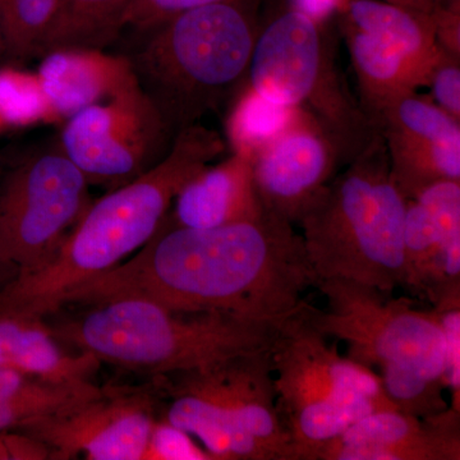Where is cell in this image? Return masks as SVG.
<instances>
[{"label":"cell","mask_w":460,"mask_h":460,"mask_svg":"<svg viewBox=\"0 0 460 460\" xmlns=\"http://www.w3.org/2000/svg\"><path fill=\"white\" fill-rule=\"evenodd\" d=\"M319 278L295 224L263 208L250 220L184 228L163 222L135 255L66 295L63 305L141 298L187 313L284 323Z\"/></svg>","instance_id":"obj_1"},{"label":"cell","mask_w":460,"mask_h":460,"mask_svg":"<svg viewBox=\"0 0 460 460\" xmlns=\"http://www.w3.org/2000/svg\"><path fill=\"white\" fill-rule=\"evenodd\" d=\"M226 151L202 124L175 135L168 154L135 180L91 201L49 261L0 287V311L54 316L66 295L135 255L155 235L186 181Z\"/></svg>","instance_id":"obj_2"},{"label":"cell","mask_w":460,"mask_h":460,"mask_svg":"<svg viewBox=\"0 0 460 460\" xmlns=\"http://www.w3.org/2000/svg\"><path fill=\"white\" fill-rule=\"evenodd\" d=\"M260 2L222 0L127 30L132 44L123 56L174 135L228 107L247 83Z\"/></svg>","instance_id":"obj_3"},{"label":"cell","mask_w":460,"mask_h":460,"mask_svg":"<svg viewBox=\"0 0 460 460\" xmlns=\"http://www.w3.org/2000/svg\"><path fill=\"white\" fill-rule=\"evenodd\" d=\"M50 325L54 335L100 362L156 376L199 370L270 350L283 323L220 313H187L141 298L84 305Z\"/></svg>","instance_id":"obj_4"},{"label":"cell","mask_w":460,"mask_h":460,"mask_svg":"<svg viewBox=\"0 0 460 460\" xmlns=\"http://www.w3.org/2000/svg\"><path fill=\"white\" fill-rule=\"evenodd\" d=\"M345 165L299 219L305 255L319 280L393 293L404 287L407 199L390 174L380 132Z\"/></svg>","instance_id":"obj_5"},{"label":"cell","mask_w":460,"mask_h":460,"mask_svg":"<svg viewBox=\"0 0 460 460\" xmlns=\"http://www.w3.org/2000/svg\"><path fill=\"white\" fill-rule=\"evenodd\" d=\"M305 305L284 321L270 349L278 411L298 460L366 414L396 410L380 375L329 347L305 320Z\"/></svg>","instance_id":"obj_6"},{"label":"cell","mask_w":460,"mask_h":460,"mask_svg":"<svg viewBox=\"0 0 460 460\" xmlns=\"http://www.w3.org/2000/svg\"><path fill=\"white\" fill-rule=\"evenodd\" d=\"M328 25L288 4L272 14L260 27L247 84L272 104L313 115L354 157L378 131L343 83Z\"/></svg>","instance_id":"obj_7"},{"label":"cell","mask_w":460,"mask_h":460,"mask_svg":"<svg viewBox=\"0 0 460 460\" xmlns=\"http://www.w3.org/2000/svg\"><path fill=\"white\" fill-rule=\"evenodd\" d=\"M317 288L326 310L305 302V320L323 337L345 341L350 359L371 370L402 366L447 383V339L435 311L349 280H319Z\"/></svg>","instance_id":"obj_8"},{"label":"cell","mask_w":460,"mask_h":460,"mask_svg":"<svg viewBox=\"0 0 460 460\" xmlns=\"http://www.w3.org/2000/svg\"><path fill=\"white\" fill-rule=\"evenodd\" d=\"M89 181L59 147L0 172V263L17 274L49 261L91 202Z\"/></svg>","instance_id":"obj_9"},{"label":"cell","mask_w":460,"mask_h":460,"mask_svg":"<svg viewBox=\"0 0 460 460\" xmlns=\"http://www.w3.org/2000/svg\"><path fill=\"white\" fill-rule=\"evenodd\" d=\"M337 18L359 105L376 128L384 108L426 84L438 51L431 14L385 0H348Z\"/></svg>","instance_id":"obj_10"},{"label":"cell","mask_w":460,"mask_h":460,"mask_svg":"<svg viewBox=\"0 0 460 460\" xmlns=\"http://www.w3.org/2000/svg\"><path fill=\"white\" fill-rule=\"evenodd\" d=\"M174 137L135 83L65 120L58 147L89 184L115 189L157 164Z\"/></svg>","instance_id":"obj_11"},{"label":"cell","mask_w":460,"mask_h":460,"mask_svg":"<svg viewBox=\"0 0 460 460\" xmlns=\"http://www.w3.org/2000/svg\"><path fill=\"white\" fill-rule=\"evenodd\" d=\"M156 420L154 392L104 386L89 401L14 432L44 445L49 459L142 460Z\"/></svg>","instance_id":"obj_12"},{"label":"cell","mask_w":460,"mask_h":460,"mask_svg":"<svg viewBox=\"0 0 460 460\" xmlns=\"http://www.w3.org/2000/svg\"><path fill=\"white\" fill-rule=\"evenodd\" d=\"M353 159L347 146L307 111L296 109L279 135L253 156V178L266 210L298 224L302 215Z\"/></svg>","instance_id":"obj_13"},{"label":"cell","mask_w":460,"mask_h":460,"mask_svg":"<svg viewBox=\"0 0 460 460\" xmlns=\"http://www.w3.org/2000/svg\"><path fill=\"white\" fill-rule=\"evenodd\" d=\"M175 375L219 405L238 429L270 453L272 460H298L278 411L270 350Z\"/></svg>","instance_id":"obj_14"},{"label":"cell","mask_w":460,"mask_h":460,"mask_svg":"<svg viewBox=\"0 0 460 460\" xmlns=\"http://www.w3.org/2000/svg\"><path fill=\"white\" fill-rule=\"evenodd\" d=\"M404 287L434 302L460 289V181H440L407 199Z\"/></svg>","instance_id":"obj_15"},{"label":"cell","mask_w":460,"mask_h":460,"mask_svg":"<svg viewBox=\"0 0 460 460\" xmlns=\"http://www.w3.org/2000/svg\"><path fill=\"white\" fill-rule=\"evenodd\" d=\"M460 411L420 420L398 410L371 411L308 460H459Z\"/></svg>","instance_id":"obj_16"},{"label":"cell","mask_w":460,"mask_h":460,"mask_svg":"<svg viewBox=\"0 0 460 460\" xmlns=\"http://www.w3.org/2000/svg\"><path fill=\"white\" fill-rule=\"evenodd\" d=\"M390 174L405 199L440 181H460V123L429 102L399 108L378 127Z\"/></svg>","instance_id":"obj_17"},{"label":"cell","mask_w":460,"mask_h":460,"mask_svg":"<svg viewBox=\"0 0 460 460\" xmlns=\"http://www.w3.org/2000/svg\"><path fill=\"white\" fill-rule=\"evenodd\" d=\"M262 211L252 159L230 153L219 164L206 166L184 183L166 220L184 228H217L252 219Z\"/></svg>","instance_id":"obj_18"},{"label":"cell","mask_w":460,"mask_h":460,"mask_svg":"<svg viewBox=\"0 0 460 460\" xmlns=\"http://www.w3.org/2000/svg\"><path fill=\"white\" fill-rule=\"evenodd\" d=\"M38 75L60 123L137 83L126 56L96 48L48 51Z\"/></svg>","instance_id":"obj_19"},{"label":"cell","mask_w":460,"mask_h":460,"mask_svg":"<svg viewBox=\"0 0 460 460\" xmlns=\"http://www.w3.org/2000/svg\"><path fill=\"white\" fill-rule=\"evenodd\" d=\"M102 362L74 353L40 317L0 311V368L56 384L90 383Z\"/></svg>","instance_id":"obj_20"},{"label":"cell","mask_w":460,"mask_h":460,"mask_svg":"<svg viewBox=\"0 0 460 460\" xmlns=\"http://www.w3.org/2000/svg\"><path fill=\"white\" fill-rule=\"evenodd\" d=\"M154 380L169 399L160 420L199 438L214 460H272L270 453L238 429L219 405L177 375Z\"/></svg>","instance_id":"obj_21"},{"label":"cell","mask_w":460,"mask_h":460,"mask_svg":"<svg viewBox=\"0 0 460 460\" xmlns=\"http://www.w3.org/2000/svg\"><path fill=\"white\" fill-rule=\"evenodd\" d=\"M133 0H60L42 54L60 48L105 49L122 36Z\"/></svg>","instance_id":"obj_22"},{"label":"cell","mask_w":460,"mask_h":460,"mask_svg":"<svg viewBox=\"0 0 460 460\" xmlns=\"http://www.w3.org/2000/svg\"><path fill=\"white\" fill-rule=\"evenodd\" d=\"M295 111L272 104L244 84L229 102L226 113V141L230 153L253 159L260 148L279 135Z\"/></svg>","instance_id":"obj_23"},{"label":"cell","mask_w":460,"mask_h":460,"mask_svg":"<svg viewBox=\"0 0 460 460\" xmlns=\"http://www.w3.org/2000/svg\"><path fill=\"white\" fill-rule=\"evenodd\" d=\"M60 123L38 72L0 68V132Z\"/></svg>","instance_id":"obj_24"},{"label":"cell","mask_w":460,"mask_h":460,"mask_svg":"<svg viewBox=\"0 0 460 460\" xmlns=\"http://www.w3.org/2000/svg\"><path fill=\"white\" fill-rule=\"evenodd\" d=\"M60 0H0V31L4 54L14 62L40 57Z\"/></svg>","instance_id":"obj_25"},{"label":"cell","mask_w":460,"mask_h":460,"mask_svg":"<svg viewBox=\"0 0 460 460\" xmlns=\"http://www.w3.org/2000/svg\"><path fill=\"white\" fill-rule=\"evenodd\" d=\"M381 383L396 410L426 420L449 410L444 393L449 389L447 380L431 377L402 366L381 368Z\"/></svg>","instance_id":"obj_26"},{"label":"cell","mask_w":460,"mask_h":460,"mask_svg":"<svg viewBox=\"0 0 460 460\" xmlns=\"http://www.w3.org/2000/svg\"><path fill=\"white\" fill-rule=\"evenodd\" d=\"M93 381L63 384L41 394L21 396L0 402V432L17 431L30 420L71 410L102 392Z\"/></svg>","instance_id":"obj_27"},{"label":"cell","mask_w":460,"mask_h":460,"mask_svg":"<svg viewBox=\"0 0 460 460\" xmlns=\"http://www.w3.org/2000/svg\"><path fill=\"white\" fill-rule=\"evenodd\" d=\"M425 86L432 102L460 122V57L438 47Z\"/></svg>","instance_id":"obj_28"},{"label":"cell","mask_w":460,"mask_h":460,"mask_svg":"<svg viewBox=\"0 0 460 460\" xmlns=\"http://www.w3.org/2000/svg\"><path fill=\"white\" fill-rule=\"evenodd\" d=\"M142 460H214L192 436L157 419Z\"/></svg>","instance_id":"obj_29"},{"label":"cell","mask_w":460,"mask_h":460,"mask_svg":"<svg viewBox=\"0 0 460 460\" xmlns=\"http://www.w3.org/2000/svg\"><path fill=\"white\" fill-rule=\"evenodd\" d=\"M217 2L222 0H133L124 17L123 32L145 29L187 9Z\"/></svg>","instance_id":"obj_30"},{"label":"cell","mask_w":460,"mask_h":460,"mask_svg":"<svg viewBox=\"0 0 460 460\" xmlns=\"http://www.w3.org/2000/svg\"><path fill=\"white\" fill-rule=\"evenodd\" d=\"M63 384L50 383L8 368H0V402L21 396L41 394Z\"/></svg>","instance_id":"obj_31"},{"label":"cell","mask_w":460,"mask_h":460,"mask_svg":"<svg viewBox=\"0 0 460 460\" xmlns=\"http://www.w3.org/2000/svg\"><path fill=\"white\" fill-rule=\"evenodd\" d=\"M431 17L438 47L460 57V4L435 7Z\"/></svg>","instance_id":"obj_32"},{"label":"cell","mask_w":460,"mask_h":460,"mask_svg":"<svg viewBox=\"0 0 460 460\" xmlns=\"http://www.w3.org/2000/svg\"><path fill=\"white\" fill-rule=\"evenodd\" d=\"M44 445L20 432H0V460H47Z\"/></svg>","instance_id":"obj_33"},{"label":"cell","mask_w":460,"mask_h":460,"mask_svg":"<svg viewBox=\"0 0 460 460\" xmlns=\"http://www.w3.org/2000/svg\"><path fill=\"white\" fill-rule=\"evenodd\" d=\"M348 0H288L289 7L302 12L321 23H330L337 18Z\"/></svg>","instance_id":"obj_34"},{"label":"cell","mask_w":460,"mask_h":460,"mask_svg":"<svg viewBox=\"0 0 460 460\" xmlns=\"http://www.w3.org/2000/svg\"><path fill=\"white\" fill-rule=\"evenodd\" d=\"M385 2L394 3L402 7L413 9V11L422 12V13L431 14L434 11V0H385Z\"/></svg>","instance_id":"obj_35"},{"label":"cell","mask_w":460,"mask_h":460,"mask_svg":"<svg viewBox=\"0 0 460 460\" xmlns=\"http://www.w3.org/2000/svg\"><path fill=\"white\" fill-rule=\"evenodd\" d=\"M17 274V269L12 265H5V263H0V287L3 284L7 283L9 279Z\"/></svg>","instance_id":"obj_36"},{"label":"cell","mask_w":460,"mask_h":460,"mask_svg":"<svg viewBox=\"0 0 460 460\" xmlns=\"http://www.w3.org/2000/svg\"><path fill=\"white\" fill-rule=\"evenodd\" d=\"M460 4V0H434L435 7H452V5ZM434 7V8H435Z\"/></svg>","instance_id":"obj_37"},{"label":"cell","mask_w":460,"mask_h":460,"mask_svg":"<svg viewBox=\"0 0 460 460\" xmlns=\"http://www.w3.org/2000/svg\"><path fill=\"white\" fill-rule=\"evenodd\" d=\"M3 51H4V44H3L2 31H0V56H2Z\"/></svg>","instance_id":"obj_38"},{"label":"cell","mask_w":460,"mask_h":460,"mask_svg":"<svg viewBox=\"0 0 460 460\" xmlns=\"http://www.w3.org/2000/svg\"><path fill=\"white\" fill-rule=\"evenodd\" d=\"M3 165H2V156H0V172H2Z\"/></svg>","instance_id":"obj_39"}]
</instances>
